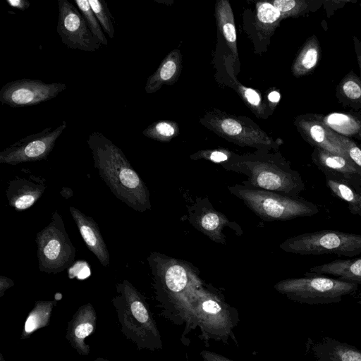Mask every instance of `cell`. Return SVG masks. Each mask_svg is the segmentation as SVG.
<instances>
[{
    "instance_id": "6da1fadb",
    "label": "cell",
    "mask_w": 361,
    "mask_h": 361,
    "mask_svg": "<svg viewBox=\"0 0 361 361\" xmlns=\"http://www.w3.org/2000/svg\"><path fill=\"white\" fill-rule=\"evenodd\" d=\"M161 314L177 325L188 322L195 290L202 284L195 267L158 252L147 257Z\"/></svg>"
},
{
    "instance_id": "7a4b0ae2",
    "label": "cell",
    "mask_w": 361,
    "mask_h": 361,
    "mask_svg": "<svg viewBox=\"0 0 361 361\" xmlns=\"http://www.w3.org/2000/svg\"><path fill=\"white\" fill-rule=\"evenodd\" d=\"M87 142L94 168L116 198L136 212L150 210L149 190L121 148L98 131Z\"/></svg>"
},
{
    "instance_id": "3957f363",
    "label": "cell",
    "mask_w": 361,
    "mask_h": 361,
    "mask_svg": "<svg viewBox=\"0 0 361 361\" xmlns=\"http://www.w3.org/2000/svg\"><path fill=\"white\" fill-rule=\"evenodd\" d=\"M116 289L111 302L123 336L138 350H161V334L146 298L127 279L117 283Z\"/></svg>"
},
{
    "instance_id": "277c9868",
    "label": "cell",
    "mask_w": 361,
    "mask_h": 361,
    "mask_svg": "<svg viewBox=\"0 0 361 361\" xmlns=\"http://www.w3.org/2000/svg\"><path fill=\"white\" fill-rule=\"evenodd\" d=\"M231 171L247 177L241 184L292 197H298L305 189L300 173L293 170L280 155L257 150L250 154L238 155Z\"/></svg>"
},
{
    "instance_id": "5b68a950",
    "label": "cell",
    "mask_w": 361,
    "mask_h": 361,
    "mask_svg": "<svg viewBox=\"0 0 361 361\" xmlns=\"http://www.w3.org/2000/svg\"><path fill=\"white\" fill-rule=\"evenodd\" d=\"M239 321L235 308L226 302L217 292L202 284L192 294V311L183 336L198 326L200 338L205 343L214 340L228 344L232 341L237 344L234 329Z\"/></svg>"
},
{
    "instance_id": "8992f818",
    "label": "cell",
    "mask_w": 361,
    "mask_h": 361,
    "mask_svg": "<svg viewBox=\"0 0 361 361\" xmlns=\"http://www.w3.org/2000/svg\"><path fill=\"white\" fill-rule=\"evenodd\" d=\"M228 190L261 219L267 221L312 216L319 212L315 204L300 196L292 197L249 188L241 183L228 186Z\"/></svg>"
},
{
    "instance_id": "52a82bcc",
    "label": "cell",
    "mask_w": 361,
    "mask_h": 361,
    "mask_svg": "<svg viewBox=\"0 0 361 361\" xmlns=\"http://www.w3.org/2000/svg\"><path fill=\"white\" fill-rule=\"evenodd\" d=\"M359 285L336 278L309 274L283 279L274 285L279 293L288 299L307 305L340 302L343 298L355 293Z\"/></svg>"
},
{
    "instance_id": "ba28073f",
    "label": "cell",
    "mask_w": 361,
    "mask_h": 361,
    "mask_svg": "<svg viewBox=\"0 0 361 361\" xmlns=\"http://www.w3.org/2000/svg\"><path fill=\"white\" fill-rule=\"evenodd\" d=\"M279 247L284 252L302 255L335 254L353 257L361 254V234L322 230L290 237Z\"/></svg>"
},
{
    "instance_id": "9c48e42d",
    "label": "cell",
    "mask_w": 361,
    "mask_h": 361,
    "mask_svg": "<svg viewBox=\"0 0 361 361\" xmlns=\"http://www.w3.org/2000/svg\"><path fill=\"white\" fill-rule=\"evenodd\" d=\"M35 242L40 271L56 274L73 264L75 248L57 210L51 214L49 224L37 233Z\"/></svg>"
},
{
    "instance_id": "30bf717a",
    "label": "cell",
    "mask_w": 361,
    "mask_h": 361,
    "mask_svg": "<svg viewBox=\"0 0 361 361\" xmlns=\"http://www.w3.org/2000/svg\"><path fill=\"white\" fill-rule=\"evenodd\" d=\"M201 123L219 136L241 147L260 151L277 149L279 145L248 118L219 111L207 113Z\"/></svg>"
},
{
    "instance_id": "8fae6325",
    "label": "cell",
    "mask_w": 361,
    "mask_h": 361,
    "mask_svg": "<svg viewBox=\"0 0 361 361\" xmlns=\"http://www.w3.org/2000/svg\"><path fill=\"white\" fill-rule=\"evenodd\" d=\"M67 126L62 121L55 128L49 127L19 140L0 152V163L14 166L47 159Z\"/></svg>"
},
{
    "instance_id": "7c38bea8",
    "label": "cell",
    "mask_w": 361,
    "mask_h": 361,
    "mask_svg": "<svg viewBox=\"0 0 361 361\" xmlns=\"http://www.w3.org/2000/svg\"><path fill=\"white\" fill-rule=\"evenodd\" d=\"M56 31L68 48L83 51H97L102 44L94 37L80 11L67 0H58Z\"/></svg>"
},
{
    "instance_id": "4fadbf2b",
    "label": "cell",
    "mask_w": 361,
    "mask_h": 361,
    "mask_svg": "<svg viewBox=\"0 0 361 361\" xmlns=\"http://www.w3.org/2000/svg\"><path fill=\"white\" fill-rule=\"evenodd\" d=\"M67 86L62 82L45 83L23 78L6 83L0 90V102L11 107H27L57 97Z\"/></svg>"
},
{
    "instance_id": "5bb4252c",
    "label": "cell",
    "mask_w": 361,
    "mask_h": 361,
    "mask_svg": "<svg viewBox=\"0 0 361 361\" xmlns=\"http://www.w3.org/2000/svg\"><path fill=\"white\" fill-rule=\"evenodd\" d=\"M189 222L210 240L225 244L224 227L230 224L228 218L214 209L207 198L197 199L188 210Z\"/></svg>"
},
{
    "instance_id": "9a60e30c",
    "label": "cell",
    "mask_w": 361,
    "mask_h": 361,
    "mask_svg": "<svg viewBox=\"0 0 361 361\" xmlns=\"http://www.w3.org/2000/svg\"><path fill=\"white\" fill-rule=\"evenodd\" d=\"M305 349L312 361H361V350L329 336L308 338Z\"/></svg>"
},
{
    "instance_id": "2e32d148",
    "label": "cell",
    "mask_w": 361,
    "mask_h": 361,
    "mask_svg": "<svg viewBox=\"0 0 361 361\" xmlns=\"http://www.w3.org/2000/svg\"><path fill=\"white\" fill-rule=\"evenodd\" d=\"M47 188L46 179L35 175L16 176L8 181L6 197L10 207L22 211L31 207Z\"/></svg>"
},
{
    "instance_id": "e0dca14e",
    "label": "cell",
    "mask_w": 361,
    "mask_h": 361,
    "mask_svg": "<svg viewBox=\"0 0 361 361\" xmlns=\"http://www.w3.org/2000/svg\"><path fill=\"white\" fill-rule=\"evenodd\" d=\"M97 324V314L92 303L80 306L68 323L66 339L80 355H88L90 346L85 339L92 335Z\"/></svg>"
},
{
    "instance_id": "ac0fdd59",
    "label": "cell",
    "mask_w": 361,
    "mask_h": 361,
    "mask_svg": "<svg viewBox=\"0 0 361 361\" xmlns=\"http://www.w3.org/2000/svg\"><path fill=\"white\" fill-rule=\"evenodd\" d=\"M69 209L87 248L95 255L102 265L108 267L110 255L98 224L92 217L79 209L73 207H70Z\"/></svg>"
},
{
    "instance_id": "d6986e66",
    "label": "cell",
    "mask_w": 361,
    "mask_h": 361,
    "mask_svg": "<svg viewBox=\"0 0 361 361\" xmlns=\"http://www.w3.org/2000/svg\"><path fill=\"white\" fill-rule=\"evenodd\" d=\"M312 159L326 178L349 183L355 176H361V170L349 158L317 148Z\"/></svg>"
},
{
    "instance_id": "ffe728a7",
    "label": "cell",
    "mask_w": 361,
    "mask_h": 361,
    "mask_svg": "<svg viewBox=\"0 0 361 361\" xmlns=\"http://www.w3.org/2000/svg\"><path fill=\"white\" fill-rule=\"evenodd\" d=\"M298 125L308 140L317 148L349 158L342 147L338 135L325 123L313 120L302 119Z\"/></svg>"
},
{
    "instance_id": "44dd1931",
    "label": "cell",
    "mask_w": 361,
    "mask_h": 361,
    "mask_svg": "<svg viewBox=\"0 0 361 361\" xmlns=\"http://www.w3.org/2000/svg\"><path fill=\"white\" fill-rule=\"evenodd\" d=\"M181 69V54L178 49H174L166 56L156 71L147 78L145 86V92L154 93L164 85H173L178 80Z\"/></svg>"
},
{
    "instance_id": "7402d4cb",
    "label": "cell",
    "mask_w": 361,
    "mask_h": 361,
    "mask_svg": "<svg viewBox=\"0 0 361 361\" xmlns=\"http://www.w3.org/2000/svg\"><path fill=\"white\" fill-rule=\"evenodd\" d=\"M309 274L336 278L342 281L361 284V258L335 259L312 267Z\"/></svg>"
},
{
    "instance_id": "603a6c76",
    "label": "cell",
    "mask_w": 361,
    "mask_h": 361,
    "mask_svg": "<svg viewBox=\"0 0 361 361\" xmlns=\"http://www.w3.org/2000/svg\"><path fill=\"white\" fill-rule=\"evenodd\" d=\"M215 15L218 27L224 36L234 59H238L237 37L234 15L228 0H219L215 6Z\"/></svg>"
},
{
    "instance_id": "cb8c5ba5",
    "label": "cell",
    "mask_w": 361,
    "mask_h": 361,
    "mask_svg": "<svg viewBox=\"0 0 361 361\" xmlns=\"http://www.w3.org/2000/svg\"><path fill=\"white\" fill-rule=\"evenodd\" d=\"M56 304V300L35 302L34 307L25 320L20 337L22 340L30 338L36 331L49 324L53 308Z\"/></svg>"
},
{
    "instance_id": "d4e9b609",
    "label": "cell",
    "mask_w": 361,
    "mask_h": 361,
    "mask_svg": "<svg viewBox=\"0 0 361 361\" xmlns=\"http://www.w3.org/2000/svg\"><path fill=\"white\" fill-rule=\"evenodd\" d=\"M281 20L280 12L271 1L257 3L255 27L261 37L272 35Z\"/></svg>"
},
{
    "instance_id": "484cf974",
    "label": "cell",
    "mask_w": 361,
    "mask_h": 361,
    "mask_svg": "<svg viewBox=\"0 0 361 361\" xmlns=\"http://www.w3.org/2000/svg\"><path fill=\"white\" fill-rule=\"evenodd\" d=\"M319 56V47L317 39H310L304 44L292 66L295 76L310 73L317 65Z\"/></svg>"
},
{
    "instance_id": "4316f807",
    "label": "cell",
    "mask_w": 361,
    "mask_h": 361,
    "mask_svg": "<svg viewBox=\"0 0 361 361\" xmlns=\"http://www.w3.org/2000/svg\"><path fill=\"white\" fill-rule=\"evenodd\" d=\"M326 186L331 193L348 203L350 212L361 209V194L358 193L348 182L326 178Z\"/></svg>"
},
{
    "instance_id": "83f0119b",
    "label": "cell",
    "mask_w": 361,
    "mask_h": 361,
    "mask_svg": "<svg viewBox=\"0 0 361 361\" xmlns=\"http://www.w3.org/2000/svg\"><path fill=\"white\" fill-rule=\"evenodd\" d=\"M142 134L150 139L169 142L179 134L178 125L170 120H160L147 127Z\"/></svg>"
},
{
    "instance_id": "f1b7e54d",
    "label": "cell",
    "mask_w": 361,
    "mask_h": 361,
    "mask_svg": "<svg viewBox=\"0 0 361 361\" xmlns=\"http://www.w3.org/2000/svg\"><path fill=\"white\" fill-rule=\"evenodd\" d=\"M324 122L331 130L343 135H354L360 129V125L355 118L341 113H332L328 115L324 119Z\"/></svg>"
},
{
    "instance_id": "f546056e",
    "label": "cell",
    "mask_w": 361,
    "mask_h": 361,
    "mask_svg": "<svg viewBox=\"0 0 361 361\" xmlns=\"http://www.w3.org/2000/svg\"><path fill=\"white\" fill-rule=\"evenodd\" d=\"M238 156L225 149H214L198 151L190 155V159L192 160L204 159L219 164L226 170L231 171Z\"/></svg>"
},
{
    "instance_id": "4dcf8cb0",
    "label": "cell",
    "mask_w": 361,
    "mask_h": 361,
    "mask_svg": "<svg viewBox=\"0 0 361 361\" xmlns=\"http://www.w3.org/2000/svg\"><path fill=\"white\" fill-rule=\"evenodd\" d=\"M75 5L85 18L87 26L94 37L103 45L107 46L109 42L104 31L94 13L89 0H75Z\"/></svg>"
},
{
    "instance_id": "1f68e13d",
    "label": "cell",
    "mask_w": 361,
    "mask_h": 361,
    "mask_svg": "<svg viewBox=\"0 0 361 361\" xmlns=\"http://www.w3.org/2000/svg\"><path fill=\"white\" fill-rule=\"evenodd\" d=\"M89 3L103 31L113 39L115 35L114 19L107 4L104 0H89Z\"/></svg>"
},
{
    "instance_id": "d6a6232c",
    "label": "cell",
    "mask_w": 361,
    "mask_h": 361,
    "mask_svg": "<svg viewBox=\"0 0 361 361\" xmlns=\"http://www.w3.org/2000/svg\"><path fill=\"white\" fill-rule=\"evenodd\" d=\"M236 90L245 104L259 118H264L266 105L258 91L237 82Z\"/></svg>"
},
{
    "instance_id": "836d02e7",
    "label": "cell",
    "mask_w": 361,
    "mask_h": 361,
    "mask_svg": "<svg viewBox=\"0 0 361 361\" xmlns=\"http://www.w3.org/2000/svg\"><path fill=\"white\" fill-rule=\"evenodd\" d=\"M271 4L279 10L281 18L295 17L305 8V3L296 0H274Z\"/></svg>"
},
{
    "instance_id": "e575fe53",
    "label": "cell",
    "mask_w": 361,
    "mask_h": 361,
    "mask_svg": "<svg viewBox=\"0 0 361 361\" xmlns=\"http://www.w3.org/2000/svg\"><path fill=\"white\" fill-rule=\"evenodd\" d=\"M339 141L348 157L361 170V149L348 138L338 135Z\"/></svg>"
},
{
    "instance_id": "d590c367",
    "label": "cell",
    "mask_w": 361,
    "mask_h": 361,
    "mask_svg": "<svg viewBox=\"0 0 361 361\" xmlns=\"http://www.w3.org/2000/svg\"><path fill=\"white\" fill-rule=\"evenodd\" d=\"M68 274L71 279L76 277L78 279H84L91 274V271L87 262L77 261L70 267Z\"/></svg>"
},
{
    "instance_id": "8d00e7d4",
    "label": "cell",
    "mask_w": 361,
    "mask_h": 361,
    "mask_svg": "<svg viewBox=\"0 0 361 361\" xmlns=\"http://www.w3.org/2000/svg\"><path fill=\"white\" fill-rule=\"evenodd\" d=\"M342 87L345 96L351 99H357L361 97V87L355 80H345Z\"/></svg>"
},
{
    "instance_id": "74e56055",
    "label": "cell",
    "mask_w": 361,
    "mask_h": 361,
    "mask_svg": "<svg viewBox=\"0 0 361 361\" xmlns=\"http://www.w3.org/2000/svg\"><path fill=\"white\" fill-rule=\"evenodd\" d=\"M202 361H235L212 351L202 350L200 353Z\"/></svg>"
},
{
    "instance_id": "f35d334b",
    "label": "cell",
    "mask_w": 361,
    "mask_h": 361,
    "mask_svg": "<svg viewBox=\"0 0 361 361\" xmlns=\"http://www.w3.org/2000/svg\"><path fill=\"white\" fill-rule=\"evenodd\" d=\"M14 286V281L6 276H0V298H1L5 292Z\"/></svg>"
},
{
    "instance_id": "ab89813d",
    "label": "cell",
    "mask_w": 361,
    "mask_h": 361,
    "mask_svg": "<svg viewBox=\"0 0 361 361\" xmlns=\"http://www.w3.org/2000/svg\"><path fill=\"white\" fill-rule=\"evenodd\" d=\"M8 5L20 11H25L30 6V1L27 0H7Z\"/></svg>"
},
{
    "instance_id": "60d3db41",
    "label": "cell",
    "mask_w": 361,
    "mask_h": 361,
    "mask_svg": "<svg viewBox=\"0 0 361 361\" xmlns=\"http://www.w3.org/2000/svg\"><path fill=\"white\" fill-rule=\"evenodd\" d=\"M268 100L271 104H277L281 99V94L279 92L273 90L267 96Z\"/></svg>"
},
{
    "instance_id": "b9f144b4",
    "label": "cell",
    "mask_w": 361,
    "mask_h": 361,
    "mask_svg": "<svg viewBox=\"0 0 361 361\" xmlns=\"http://www.w3.org/2000/svg\"><path fill=\"white\" fill-rule=\"evenodd\" d=\"M352 214H357L361 216V209L354 211L353 212H352Z\"/></svg>"
},
{
    "instance_id": "7bdbcfd3",
    "label": "cell",
    "mask_w": 361,
    "mask_h": 361,
    "mask_svg": "<svg viewBox=\"0 0 361 361\" xmlns=\"http://www.w3.org/2000/svg\"><path fill=\"white\" fill-rule=\"evenodd\" d=\"M357 298V300L356 302L359 305H361V293L358 295Z\"/></svg>"
},
{
    "instance_id": "ee69618b",
    "label": "cell",
    "mask_w": 361,
    "mask_h": 361,
    "mask_svg": "<svg viewBox=\"0 0 361 361\" xmlns=\"http://www.w3.org/2000/svg\"><path fill=\"white\" fill-rule=\"evenodd\" d=\"M94 361H109L104 358H102V357H98L97 359H95Z\"/></svg>"
}]
</instances>
